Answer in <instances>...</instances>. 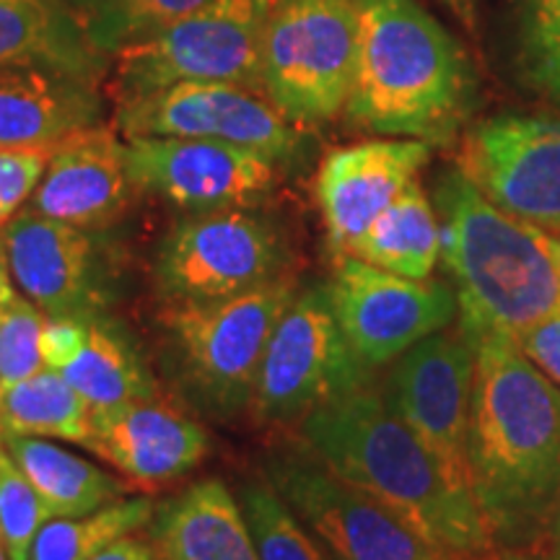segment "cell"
<instances>
[{
	"label": "cell",
	"mask_w": 560,
	"mask_h": 560,
	"mask_svg": "<svg viewBox=\"0 0 560 560\" xmlns=\"http://www.w3.org/2000/svg\"><path fill=\"white\" fill-rule=\"evenodd\" d=\"M45 322L47 314L26 296H16L0 314V395L45 369L39 350Z\"/></svg>",
	"instance_id": "obj_32"
},
{
	"label": "cell",
	"mask_w": 560,
	"mask_h": 560,
	"mask_svg": "<svg viewBox=\"0 0 560 560\" xmlns=\"http://www.w3.org/2000/svg\"><path fill=\"white\" fill-rule=\"evenodd\" d=\"M91 418V405L55 369H42L0 395V425L13 436L62 439L86 446Z\"/></svg>",
	"instance_id": "obj_26"
},
{
	"label": "cell",
	"mask_w": 560,
	"mask_h": 560,
	"mask_svg": "<svg viewBox=\"0 0 560 560\" xmlns=\"http://www.w3.org/2000/svg\"><path fill=\"white\" fill-rule=\"evenodd\" d=\"M306 450L363 490L446 560H486L495 540L475 495L454 488L387 397L348 392L301 420Z\"/></svg>",
	"instance_id": "obj_2"
},
{
	"label": "cell",
	"mask_w": 560,
	"mask_h": 560,
	"mask_svg": "<svg viewBox=\"0 0 560 560\" xmlns=\"http://www.w3.org/2000/svg\"><path fill=\"white\" fill-rule=\"evenodd\" d=\"M359 58L346 117L387 138L452 143L478 102L465 47L418 0H353Z\"/></svg>",
	"instance_id": "obj_3"
},
{
	"label": "cell",
	"mask_w": 560,
	"mask_h": 560,
	"mask_svg": "<svg viewBox=\"0 0 560 560\" xmlns=\"http://www.w3.org/2000/svg\"><path fill=\"white\" fill-rule=\"evenodd\" d=\"M151 499H120L81 516H52L32 542L30 560H91L153 520Z\"/></svg>",
	"instance_id": "obj_27"
},
{
	"label": "cell",
	"mask_w": 560,
	"mask_h": 560,
	"mask_svg": "<svg viewBox=\"0 0 560 560\" xmlns=\"http://www.w3.org/2000/svg\"><path fill=\"white\" fill-rule=\"evenodd\" d=\"M0 560H11L9 552H5V548H3V542H0Z\"/></svg>",
	"instance_id": "obj_42"
},
{
	"label": "cell",
	"mask_w": 560,
	"mask_h": 560,
	"mask_svg": "<svg viewBox=\"0 0 560 560\" xmlns=\"http://www.w3.org/2000/svg\"><path fill=\"white\" fill-rule=\"evenodd\" d=\"M296 293V280L280 276L234 299L164 306L166 348L182 387L202 410L234 416L247 408L265 348Z\"/></svg>",
	"instance_id": "obj_5"
},
{
	"label": "cell",
	"mask_w": 560,
	"mask_h": 560,
	"mask_svg": "<svg viewBox=\"0 0 560 560\" xmlns=\"http://www.w3.org/2000/svg\"><path fill=\"white\" fill-rule=\"evenodd\" d=\"M346 255L405 278H431L441 257V223L418 179L350 244Z\"/></svg>",
	"instance_id": "obj_24"
},
{
	"label": "cell",
	"mask_w": 560,
	"mask_h": 560,
	"mask_svg": "<svg viewBox=\"0 0 560 560\" xmlns=\"http://www.w3.org/2000/svg\"><path fill=\"white\" fill-rule=\"evenodd\" d=\"M285 244L278 226L247 208L192 213L174 223L153 260L164 306L234 299L283 276Z\"/></svg>",
	"instance_id": "obj_8"
},
{
	"label": "cell",
	"mask_w": 560,
	"mask_h": 560,
	"mask_svg": "<svg viewBox=\"0 0 560 560\" xmlns=\"http://www.w3.org/2000/svg\"><path fill=\"white\" fill-rule=\"evenodd\" d=\"M125 161L136 192L187 213L255 206L272 192L280 166L257 151L202 138H128Z\"/></svg>",
	"instance_id": "obj_15"
},
{
	"label": "cell",
	"mask_w": 560,
	"mask_h": 560,
	"mask_svg": "<svg viewBox=\"0 0 560 560\" xmlns=\"http://www.w3.org/2000/svg\"><path fill=\"white\" fill-rule=\"evenodd\" d=\"M276 0H210L115 58L112 94L136 100L174 83H234L262 91V34Z\"/></svg>",
	"instance_id": "obj_7"
},
{
	"label": "cell",
	"mask_w": 560,
	"mask_h": 560,
	"mask_svg": "<svg viewBox=\"0 0 560 560\" xmlns=\"http://www.w3.org/2000/svg\"><path fill=\"white\" fill-rule=\"evenodd\" d=\"M125 138H202L242 145L285 166L304 153L306 138L260 91L234 83H174L117 102Z\"/></svg>",
	"instance_id": "obj_10"
},
{
	"label": "cell",
	"mask_w": 560,
	"mask_h": 560,
	"mask_svg": "<svg viewBox=\"0 0 560 560\" xmlns=\"http://www.w3.org/2000/svg\"><path fill=\"white\" fill-rule=\"evenodd\" d=\"M240 503L260 560H332L268 478L244 482Z\"/></svg>",
	"instance_id": "obj_29"
},
{
	"label": "cell",
	"mask_w": 560,
	"mask_h": 560,
	"mask_svg": "<svg viewBox=\"0 0 560 560\" xmlns=\"http://www.w3.org/2000/svg\"><path fill=\"white\" fill-rule=\"evenodd\" d=\"M0 452H3V441H0Z\"/></svg>",
	"instance_id": "obj_44"
},
{
	"label": "cell",
	"mask_w": 560,
	"mask_h": 560,
	"mask_svg": "<svg viewBox=\"0 0 560 560\" xmlns=\"http://www.w3.org/2000/svg\"><path fill=\"white\" fill-rule=\"evenodd\" d=\"M47 520L52 516L45 501L3 446L0 452V542L11 560H30L34 537Z\"/></svg>",
	"instance_id": "obj_31"
},
{
	"label": "cell",
	"mask_w": 560,
	"mask_h": 560,
	"mask_svg": "<svg viewBox=\"0 0 560 560\" xmlns=\"http://www.w3.org/2000/svg\"><path fill=\"white\" fill-rule=\"evenodd\" d=\"M369 366L342 335L327 285L293 296L265 348L249 408L265 423L304 420L369 384Z\"/></svg>",
	"instance_id": "obj_9"
},
{
	"label": "cell",
	"mask_w": 560,
	"mask_h": 560,
	"mask_svg": "<svg viewBox=\"0 0 560 560\" xmlns=\"http://www.w3.org/2000/svg\"><path fill=\"white\" fill-rule=\"evenodd\" d=\"M457 166L493 206L560 231V117H488L467 130Z\"/></svg>",
	"instance_id": "obj_14"
},
{
	"label": "cell",
	"mask_w": 560,
	"mask_h": 560,
	"mask_svg": "<svg viewBox=\"0 0 560 560\" xmlns=\"http://www.w3.org/2000/svg\"><path fill=\"white\" fill-rule=\"evenodd\" d=\"M0 234L21 296L47 317L96 319L104 296L96 278V244L86 229L26 208Z\"/></svg>",
	"instance_id": "obj_17"
},
{
	"label": "cell",
	"mask_w": 560,
	"mask_h": 560,
	"mask_svg": "<svg viewBox=\"0 0 560 560\" xmlns=\"http://www.w3.org/2000/svg\"><path fill=\"white\" fill-rule=\"evenodd\" d=\"M516 346L552 384L560 387V310L532 327L527 335H522Z\"/></svg>",
	"instance_id": "obj_35"
},
{
	"label": "cell",
	"mask_w": 560,
	"mask_h": 560,
	"mask_svg": "<svg viewBox=\"0 0 560 560\" xmlns=\"http://www.w3.org/2000/svg\"><path fill=\"white\" fill-rule=\"evenodd\" d=\"M89 338V319L79 317H47L42 327L39 350L45 369L62 371L81 353Z\"/></svg>",
	"instance_id": "obj_34"
},
{
	"label": "cell",
	"mask_w": 560,
	"mask_h": 560,
	"mask_svg": "<svg viewBox=\"0 0 560 560\" xmlns=\"http://www.w3.org/2000/svg\"><path fill=\"white\" fill-rule=\"evenodd\" d=\"M431 143L412 138L363 140L327 153L314 179L327 240L338 255L400 198L429 164Z\"/></svg>",
	"instance_id": "obj_16"
},
{
	"label": "cell",
	"mask_w": 560,
	"mask_h": 560,
	"mask_svg": "<svg viewBox=\"0 0 560 560\" xmlns=\"http://www.w3.org/2000/svg\"><path fill=\"white\" fill-rule=\"evenodd\" d=\"M550 240H552V249H556L558 268H560V231H550Z\"/></svg>",
	"instance_id": "obj_39"
},
{
	"label": "cell",
	"mask_w": 560,
	"mask_h": 560,
	"mask_svg": "<svg viewBox=\"0 0 560 560\" xmlns=\"http://www.w3.org/2000/svg\"><path fill=\"white\" fill-rule=\"evenodd\" d=\"M472 348V493L495 548H516L556 522L560 387L514 340L482 338Z\"/></svg>",
	"instance_id": "obj_1"
},
{
	"label": "cell",
	"mask_w": 560,
	"mask_h": 560,
	"mask_svg": "<svg viewBox=\"0 0 560 560\" xmlns=\"http://www.w3.org/2000/svg\"><path fill=\"white\" fill-rule=\"evenodd\" d=\"M19 291L16 283H13L11 268H9V255H5V244H3V234H0V314H3L9 306L16 301Z\"/></svg>",
	"instance_id": "obj_37"
},
{
	"label": "cell",
	"mask_w": 560,
	"mask_h": 560,
	"mask_svg": "<svg viewBox=\"0 0 560 560\" xmlns=\"http://www.w3.org/2000/svg\"><path fill=\"white\" fill-rule=\"evenodd\" d=\"M327 291L348 346L369 369L395 363L420 340L446 330L459 310L444 280L405 278L353 255H338Z\"/></svg>",
	"instance_id": "obj_12"
},
{
	"label": "cell",
	"mask_w": 560,
	"mask_h": 560,
	"mask_svg": "<svg viewBox=\"0 0 560 560\" xmlns=\"http://www.w3.org/2000/svg\"><path fill=\"white\" fill-rule=\"evenodd\" d=\"M86 450L125 480L161 486L192 472L210 452L202 425L159 397L94 410Z\"/></svg>",
	"instance_id": "obj_18"
},
{
	"label": "cell",
	"mask_w": 560,
	"mask_h": 560,
	"mask_svg": "<svg viewBox=\"0 0 560 560\" xmlns=\"http://www.w3.org/2000/svg\"><path fill=\"white\" fill-rule=\"evenodd\" d=\"M60 374L91 405V410L156 397V382L136 346L100 317L89 322L86 346Z\"/></svg>",
	"instance_id": "obj_25"
},
{
	"label": "cell",
	"mask_w": 560,
	"mask_h": 560,
	"mask_svg": "<svg viewBox=\"0 0 560 560\" xmlns=\"http://www.w3.org/2000/svg\"><path fill=\"white\" fill-rule=\"evenodd\" d=\"M359 58L353 0H276L262 34V91L299 128L346 112Z\"/></svg>",
	"instance_id": "obj_6"
},
{
	"label": "cell",
	"mask_w": 560,
	"mask_h": 560,
	"mask_svg": "<svg viewBox=\"0 0 560 560\" xmlns=\"http://www.w3.org/2000/svg\"><path fill=\"white\" fill-rule=\"evenodd\" d=\"M0 441H3V425H0Z\"/></svg>",
	"instance_id": "obj_43"
},
{
	"label": "cell",
	"mask_w": 560,
	"mask_h": 560,
	"mask_svg": "<svg viewBox=\"0 0 560 560\" xmlns=\"http://www.w3.org/2000/svg\"><path fill=\"white\" fill-rule=\"evenodd\" d=\"M100 83L52 68H0V149H52L102 117Z\"/></svg>",
	"instance_id": "obj_20"
},
{
	"label": "cell",
	"mask_w": 560,
	"mask_h": 560,
	"mask_svg": "<svg viewBox=\"0 0 560 560\" xmlns=\"http://www.w3.org/2000/svg\"><path fill=\"white\" fill-rule=\"evenodd\" d=\"M475 348L465 335H429L402 353L392 369L387 400L423 441L446 478L472 493L470 412Z\"/></svg>",
	"instance_id": "obj_13"
},
{
	"label": "cell",
	"mask_w": 560,
	"mask_h": 560,
	"mask_svg": "<svg viewBox=\"0 0 560 560\" xmlns=\"http://www.w3.org/2000/svg\"><path fill=\"white\" fill-rule=\"evenodd\" d=\"M109 60L62 0H0V68L39 66L100 83Z\"/></svg>",
	"instance_id": "obj_22"
},
{
	"label": "cell",
	"mask_w": 560,
	"mask_h": 560,
	"mask_svg": "<svg viewBox=\"0 0 560 560\" xmlns=\"http://www.w3.org/2000/svg\"><path fill=\"white\" fill-rule=\"evenodd\" d=\"M156 560H260L242 503L226 482L202 480L153 511Z\"/></svg>",
	"instance_id": "obj_21"
},
{
	"label": "cell",
	"mask_w": 560,
	"mask_h": 560,
	"mask_svg": "<svg viewBox=\"0 0 560 560\" xmlns=\"http://www.w3.org/2000/svg\"><path fill=\"white\" fill-rule=\"evenodd\" d=\"M268 478L332 560H446L400 516L306 452H272Z\"/></svg>",
	"instance_id": "obj_11"
},
{
	"label": "cell",
	"mask_w": 560,
	"mask_h": 560,
	"mask_svg": "<svg viewBox=\"0 0 560 560\" xmlns=\"http://www.w3.org/2000/svg\"><path fill=\"white\" fill-rule=\"evenodd\" d=\"M62 3L73 11L96 50L115 58L125 47L153 37L210 0H62Z\"/></svg>",
	"instance_id": "obj_28"
},
{
	"label": "cell",
	"mask_w": 560,
	"mask_h": 560,
	"mask_svg": "<svg viewBox=\"0 0 560 560\" xmlns=\"http://www.w3.org/2000/svg\"><path fill=\"white\" fill-rule=\"evenodd\" d=\"M433 200L441 260L452 276L467 340L520 342L560 310V268L548 229L493 206L459 166L441 174Z\"/></svg>",
	"instance_id": "obj_4"
},
{
	"label": "cell",
	"mask_w": 560,
	"mask_h": 560,
	"mask_svg": "<svg viewBox=\"0 0 560 560\" xmlns=\"http://www.w3.org/2000/svg\"><path fill=\"white\" fill-rule=\"evenodd\" d=\"M91 560H156L149 540H140L136 535L122 537L115 545H109L107 550H102L100 556Z\"/></svg>",
	"instance_id": "obj_36"
},
{
	"label": "cell",
	"mask_w": 560,
	"mask_h": 560,
	"mask_svg": "<svg viewBox=\"0 0 560 560\" xmlns=\"http://www.w3.org/2000/svg\"><path fill=\"white\" fill-rule=\"evenodd\" d=\"M3 446L42 495L50 516L91 514L128 493L120 478L52 441L3 433Z\"/></svg>",
	"instance_id": "obj_23"
},
{
	"label": "cell",
	"mask_w": 560,
	"mask_h": 560,
	"mask_svg": "<svg viewBox=\"0 0 560 560\" xmlns=\"http://www.w3.org/2000/svg\"><path fill=\"white\" fill-rule=\"evenodd\" d=\"M552 524H556V532H558V537H560V503H558V511H556V522H552Z\"/></svg>",
	"instance_id": "obj_41"
},
{
	"label": "cell",
	"mask_w": 560,
	"mask_h": 560,
	"mask_svg": "<svg viewBox=\"0 0 560 560\" xmlns=\"http://www.w3.org/2000/svg\"><path fill=\"white\" fill-rule=\"evenodd\" d=\"M470 34H478V0H441Z\"/></svg>",
	"instance_id": "obj_38"
},
{
	"label": "cell",
	"mask_w": 560,
	"mask_h": 560,
	"mask_svg": "<svg viewBox=\"0 0 560 560\" xmlns=\"http://www.w3.org/2000/svg\"><path fill=\"white\" fill-rule=\"evenodd\" d=\"M486 560H490V558H486ZM509 560H560V552L558 556H548V558H509Z\"/></svg>",
	"instance_id": "obj_40"
},
{
	"label": "cell",
	"mask_w": 560,
	"mask_h": 560,
	"mask_svg": "<svg viewBox=\"0 0 560 560\" xmlns=\"http://www.w3.org/2000/svg\"><path fill=\"white\" fill-rule=\"evenodd\" d=\"M522 81L560 109V0H514Z\"/></svg>",
	"instance_id": "obj_30"
},
{
	"label": "cell",
	"mask_w": 560,
	"mask_h": 560,
	"mask_svg": "<svg viewBox=\"0 0 560 560\" xmlns=\"http://www.w3.org/2000/svg\"><path fill=\"white\" fill-rule=\"evenodd\" d=\"M52 149H0V226L32 200L50 164Z\"/></svg>",
	"instance_id": "obj_33"
},
{
	"label": "cell",
	"mask_w": 560,
	"mask_h": 560,
	"mask_svg": "<svg viewBox=\"0 0 560 560\" xmlns=\"http://www.w3.org/2000/svg\"><path fill=\"white\" fill-rule=\"evenodd\" d=\"M132 192L125 143L115 130L91 125L55 145L30 208L79 229H104L125 213Z\"/></svg>",
	"instance_id": "obj_19"
}]
</instances>
